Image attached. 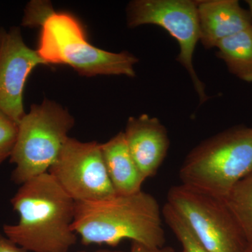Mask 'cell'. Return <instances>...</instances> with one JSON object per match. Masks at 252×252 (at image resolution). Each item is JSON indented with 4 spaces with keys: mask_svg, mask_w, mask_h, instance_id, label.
I'll return each mask as SVG.
<instances>
[{
    "mask_svg": "<svg viewBox=\"0 0 252 252\" xmlns=\"http://www.w3.org/2000/svg\"><path fill=\"white\" fill-rule=\"evenodd\" d=\"M182 252V251H181V252Z\"/></svg>",
    "mask_w": 252,
    "mask_h": 252,
    "instance_id": "obj_23",
    "label": "cell"
},
{
    "mask_svg": "<svg viewBox=\"0 0 252 252\" xmlns=\"http://www.w3.org/2000/svg\"><path fill=\"white\" fill-rule=\"evenodd\" d=\"M248 245H252V172L232 189L223 199Z\"/></svg>",
    "mask_w": 252,
    "mask_h": 252,
    "instance_id": "obj_14",
    "label": "cell"
},
{
    "mask_svg": "<svg viewBox=\"0 0 252 252\" xmlns=\"http://www.w3.org/2000/svg\"><path fill=\"white\" fill-rule=\"evenodd\" d=\"M127 24L135 28L154 25L165 30L177 41V61L188 72L200 103L209 99L205 86L193 66V55L200 41L195 1L192 0H134L126 8Z\"/></svg>",
    "mask_w": 252,
    "mask_h": 252,
    "instance_id": "obj_7",
    "label": "cell"
},
{
    "mask_svg": "<svg viewBox=\"0 0 252 252\" xmlns=\"http://www.w3.org/2000/svg\"><path fill=\"white\" fill-rule=\"evenodd\" d=\"M200 41L206 49L216 48L220 41L252 28L250 11L238 0L195 1Z\"/></svg>",
    "mask_w": 252,
    "mask_h": 252,
    "instance_id": "obj_11",
    "label": "cell"
},
{
    "mask_svg": "<svg viewBox=\"0 0 252 252\" xmlns=\"http://www.w3.org/2000/svg\"><path fill=\"white\" fill-rule=\"evenodd\" d=\"M252 172V127L234 126L194 147L181 165V185L223 200Z\"/></svg>",
    "mask_w": 252,
    "mask_h": 252,
    "instance_id": "obj_3",
    "label": "cell"
},
{
    "mask_svg": "<svg viewBox=\"0 0 252 252\" xmlns=\"http://www.w3.org/2000/svg\"><path fill=\"white\" fill-rule=\"evenodd\" d=\"M100 145L116 195H128L141 191L145 180L132 158L124 132H119Z\"/></svg>",
    "mask_w": 252,
    "mask_h": 252,
    "instance_id": "obj_12",
    "label": "cell"
},
{
    "mask_svg": "<svg viewBox=\"0 0 252 252\" xmlns=\"http://www.w3.org/2000/svg\"><path fill=\"white\" fill-rule=\"evenodd\" d=\"M245 252H252V245H248Z\"/></svg>",
    "mask_w": 252,
    "mask_h": 252,
    "instance_id": "obj_22",
    "label": "cell"
},
{
    "mask_svg": "<svg viewBox=\"0 0 252 252\" xmlns=\"http://www.w3.org/2000/svg\"><path fill=\"white\" fill-rule=\"evenodd\" d=\"M94 252H124L122 251H111V250H99V251Z\"/></svg>",
    "mask_w": 252,
    "mask_h": 252,
    "instance_id": "obj_21",
    "label": "cell"
},
{
    "mask_svg": "<svg viewBox=\"0 0 252 252\" xmlns=\"http://www.w3.org/2000/svg\"><path fill=\"white\" fill-rule=\"evenodd\" d=\"M46 63L28 47L18 27L0 29V111L19 124L26 113L23 90L29 74Z\"/></svg>",
    "mask_w": 252,
    "mask_h": 252,
    "instance_id": "obj_9",
    "label": "cell"
},
{
    "mask_svg": "<svg viewBox=\"0 0 252 252\" xmlns=\"http://www.w3.org/2000/svg\"><path fill=\"white\" fill-rule=\"evenodd\" d=\"M0 252H28L16 244L0 234Z\"/></svg>",
    "mask_w": 252,
    "mask_h": 252,
    "instance_id": "obj_18",
    "label": "cell"
},
{
    "mask_svg": "<svg viewBox=\"0 0 252 252\" xmlns=\"http://www.w3.org/2000/svg\"><path fill=\"white\" fill-rule=\"evenodd\" d=\"M162 210L153 195L141 191L90 202H76L72 230L85 245L116 246L125 240L163 248Z\"/></svg>",
    "mask_w": 252,
    "mask_h": 252,
    "instance_id": "obj_2",
    "label": "cell"
},
{
    "mask_svg": "<svg viewBox=\"0 0 252 252\" xmlns=\"http://www.w3.org/2000/svg\"><path fill=\"white\" fill-rule=\"evenodd\" d=\"M74 119L67 109L51 99L32 104L18 124L10 162L16 165L11 179L17 185L49 171L69 138Z\"/></svg>",
    "mask_w": 252,
    "mask_h": 252,
    "instance_id": "obj_5",
    "label": "cell"
},
{
    "mask_svg": "<svg viewBox=\"0 0 252 252\" xmlns=\"http://www.w3.org/2000/svg\"><path fill=\"white\" fill-rule=\"evenodd\" d=\"M18 132V124L0 111V165L11 157Z\"/></svg>",
    "mask_w": 252,
    "mask_h": 252,
    "instance_id": "obj_16",
    "label": "cell"
},
{
    "mask_svg": "<svg viewBox=\"0 0 252 252\" xmlns=\"http://www.w3.org/2000/svg\"><path fill=\"white\" fill-rule=\"evenodd\" d=\"M246 2L248 5L249 11H250L252 18V0H248V1H246Z\"/></svg>",
    "mask_w": 252,
    "mask_h": 252,
    "instance_id": "obj_20",
    "label": "cell"
},
{
    "mask_svg": "<svg viewBox=\"0 0 252 252\" xmlns=\"http://www.w3.org/2000/svg\"><path fill=\"white\" fill-rule=\"evenodd\" d=\"M47 64H66L80 75L126 76L135 77L139 60L127 51L113 53L91 44L74 16L54 12L41 26L36 50Z\"/></svg>",
    "mask_w": 252,
    "mask_h": 252,
    "instance_id": "obj_4",
    "label": "cell"
},
{
    "mask_svg": "<svg viewBox=\"0 0 252 252\" xmlns=\"http://www.w3.org/2000/svg\"><path fill=\"white\" fill-rule=\"evenodd\" d=\"M162 218L182 245L183 252H207L199 243L182 217L167 203L162 209Z\"/></svg>",
    "mask_w": 252,
    "mask_h": 252,
    "instance_id": "obj_15",
    "label": "cell"
},
{
    "mask_svg": "<svg viewBox=\"0 0 252 252\" xmlns=\"http://www.w3.org/2000/svg\"><path fill=\"white\" fill-rule=\"evenodd\" d=\"M20 216L4 225L5 236L31 252H69L77 243L72 230L76 202L49 172L25 182L11 199Z\"/></svg>",
    "mask_w": 252,
    "mask_h": 252,
    "instance_id": "obj_1",
    "label": "cell"
},
{
    "mask_svg": "<svg viewBox=\"0 0 252 252\" xmlns=\"http://www.w3.org/2000/svg\"><path fill=\"white\" fill-rule=\"evenodd\" d=\"M48 172L75 202L97 201L116 195L97 142L69 137Z\"/></svg>",
    "mask_w": 252,
    "mask_h": 252,
    "instance_id": "obj_8",
    "label": "cell"
},
{
    "mask_svg": "<svg viewBox=\"0 0 252 252\" xmlns=\"http://www.w3.org/2000/svg\"><path fill=\"white\" fill-rule=\"evenodd\" d=\"M130 252H175L170 248H152L142 245V244L132 242Z\"/></svg>",
    "mask_w": 252,
    "mask_h": 252,
    "instance_id": "obj_19",
    "label": "cell"
},
{
    "mask_svg": "<svg viewBox=\"0 0 252 252\" xmlns=\"http://www.w3.org/2000/svg\"><path fill=\"white\" fill-rule=\"evenodd\" d=\"M167 204L207 252H245L248 243L223 200L183 185L169 189Z\"/></svg>",
    "mask_w": 252,
    "mask_h": 252,
    "instance_id": "obj_6",
    "label": "cell"
},
{
    "mask_svg": "<svg viewBox=\"0 0 252 252\" xmlns=\"http://www.w3.org/2000/svg\"><path fill=\"white\" fill-rule=\"evenodd\" d=\"M54 12L51 2L46 1H32L25 9L22 25L24 27L42 26L46 18Z\"/></svg>",
    "mask_w": 252,
    "mask_h": 252,
    "instance_id": "obj_17",
    "label": "cell"
},
{
    "mask_svg": "<svg viewBox=\"0 0 252 252\" xmlns=\"http://www.w3.org/2000/svg\"><path fill=\"white\" fill-rule=\"evenodd\" d=\"M124 132L129 151L144 180L154 177L170 147L166 127L158 118L144 114L129 118Z\"/></svg>",
    "mask_w": 252,
    "mask_h": 252,
    "instance_id": "obj_10",
    "label": "cell"
},
{
    "mask_svg": "<svg viewBox=\"0 0 252 252\" xmlns=\"http://www.w3.org/2000/svg\"><path fill=\"white\" fill-rule=\"evenodd\" d=\"M217 57L232 74L252 83V28L225 38L217 44Z\"/></svg>",
    "mask_w": 252,
    "mask_h": 252,
    "instance_id": "obj_13",
    "label": "cell"
}]
</instances>
